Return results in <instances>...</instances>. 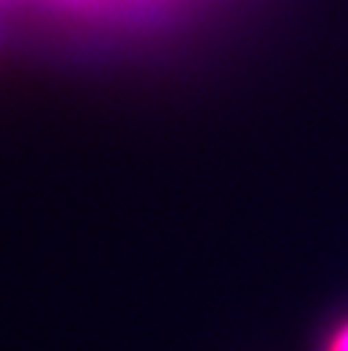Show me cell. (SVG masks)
Instances as JSON below:
<instances>
[{"label":"cell","instance_id":"obj_1","mask_svg":"<svg viewBox=\"0 0 348 351\" xmlns=\"http://www.w3.org/2000/svg\"><path fill=\"white\" fill-rule=\"evenodd\" d=\"M326 351H348V324L340 326V329L332 335V343H329Z\"/></svg>","mask_w":348,"mask_h":351}]
</instances>
